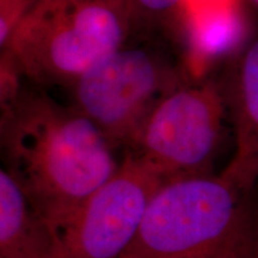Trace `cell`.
<instances>
[{"label":"cell","instance_id":"13","mask_svg":"<svg viewBox=\"0 0 258 258\" xmlns=\"http://www.w3.org/2000/svg\"><path fill=\"white\" fill-rule=\"evenodd\" d=\"M233 2H240V0H208L209 5H219V4H226V3H233Z\"/></svg>","mask_w":258,"mask_h":258},{"label":"cell","instance_id":"9","mask_svg":"<svg viewBox=\"0 0 258 258\" xmlns=\"http://www.w3.org/2000/svg\"><path fill=\"white\" fill-rule=\"evenodd\" d=\"M247 18L240 2L209 5L191 25V43L203 61L220 60L243 46Z\"/></svg>","mask_w":258,"mask_h":258},{"label":"cell","instance_id":"16","mask_svg":"<svg viewBox=\"0 0 258 258\" xmlns=\"http://www.w3.org/2000/svg\"><path fill=\"white\" fill-rule=\"evenodd\" d=\"M0 2H2V0H0Z\"/></svg>","mask_w":258,"mask_h":258},{"label":"cell","instance_id":"6","mask_svg":"<svg viewBox=\"0 0 258 258\" xmlns=\"http://www.w3.org/2000/svg\"><path fill=\"white\" fill-rule=\"evenodd\" d=\"M165 179L127 152L116 172L51 235L55 258H121Z\"/></svg>","mask_w":258,"mask_h":258},{"label":"cell","instance_id":"14","mask_svg":"<svg viewBox=\"0 0 258 258\" xmlns=\"http://www.w3.org/2000/svg\"><path fill=\"white\" fill-rule=\"evenodd\" d=\"M245 252H240V253H234V254H228V256L221 257V258H244Z\"/></svg>","mask_w":258,"mask_h":258},{"label":"cell","instance_id":"4","mask_svg":"<svg viewBox=\"0 0 258 258\" xmlns=\"http://www.w3.org/2000/svg\"><path fill=\"white\" fill-rule=\"evenodd\" d=\"M182 85L156 47L127 41L70 86L72 106L115 146L129 147L148 112Z\"/></svg>","mask_w":258,"mask_h":258},{"label":"cell","instance_id":"2","mask_svg":"<svg viewBox=\"0 0 258 258\" xmlns=\"http://www.w3.org/2000/svg\"><path fill=\"white\" fill-rule=\"evenodd\" d=\"M134 28L127 0H35L5 50L34 83L70 88Z\"/></svg>","mask_w":258,"mask_h":258},{"label":"cell","instance_id":"12","mask_svg":"<svg viewBox=\"0 0 258 258\" xmlns=\"http://www.w3.org/2000/svg\"><path fill=\"white\" fill-rule=\"evenodd\" d=\"M35 0H2L0 2V53L8 47L18 22Z\"/></svg>","mask_w":258,"mask_h":258},{"label":"cell","instance_id":"10","mask_svg":"<svg viewBox=\"0 0 258 258\" xmlns=\"http://www.w3.org/2000/svg\"><path fill=\"white\" fill-rule=\"evenodd\" d=\"M23 76L10 55L4 50L0 53V135L8 122L12 109L17 102L22 86L21 77Z\"/></svg>","mask_w":258,"mask_h":258},{"label":"cell","instance_id":"1","mask_svg":"<svg viewBox=\"0 0 258 258\" xmlns=\"http://www.w3.org/2000/svg\"><path fill=\"white\" fill-rule=\"evenodd\" d=\"M2 164L53 235L117 170L114 145L72 105L22 89L2 135Z\"/></svg>","mask_w":258,"mask_h":258},{"label":"cell","instance_id":"11","mask_svg":"<svg viewBox=\"0 0 258 258\" xmlns=\"http://www.w3.org/2000/svg\"><path fill=\"white\" fill-rule=\"evenodd\" d=\"M135 28L140 25L150 27L166 21L171 16L178 14L184 0H127Z\"/></svg>","mask_w":258,"mask_h":258},{"label":"cell","instance_id":"3","mask_svg":"<svg viewBox=\"0 0 258 258\" xmlns=\"http://www.w3.org/2000/svg\"><path fill=\"white\" fill-rule=\"evenodd\" d=\"M245 194L224 173L165 180L121 258H221L245 252Z\"/></svg>","mask_w":258,"mask_h":258},{"label":"cell","instance_id":"5","mask_svg":"<svg viewBox=\"0 0 258 258\" xmlns=\"http://www.w3.org/2000/svg\"><path fill=\"white\" fill-rule=\"evenodd\" d=\"M226 112L225 95L215 84H182L148 112L128 152L165 180L208 173Z\"/></svg>","mask_w":258,"mask_h":258},{"label":"cell","instance_id":"15","mask_svg":"<svg viewBox=\"0 0 258 258\" xmlns=\"http://www.w3.org/2000/svg\"><path fill=\"white\" fill-rule=\"evenodd\" d=\"M251 2L254 3V5H257V6H258V0H251Z\"/></svg>","mask_w":258,"mask_h":258},{"label":"cell","instance_id":"7","mask_svg":"<svg viewBox=\"0 0 258 258\" xmlns=\"http://www.w3.org/2000/svg\"><path fill=\"white\" fill-rule=\"evenodd\" d=\"M226 105L233 120L235 148L222 173L247 192L258 179V40L245 50Z\"/></svg>","mask_w":258,"mask_h":258},{"label":"cell","instance_id":"8","mask_svg":"<svg viewBox=\"0 0 258 258\" xmlns=\"http://www.w3.org/2000/svg\"><path fill=\"white\" fill-rule=\"evenodd\" d=\"M0 258H55L51 235L0 164Z\"/></svg>","mask_w":258,"mask_h":258}]
</instances>
